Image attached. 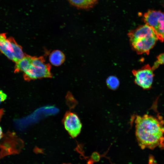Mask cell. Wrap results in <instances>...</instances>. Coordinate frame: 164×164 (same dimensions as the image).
I'll list each match as a JSON object with an SVG mask.
<instances>
[{
    "mask_svg": "<svg viewBox=\"0 0 164 164\" xmlns=\"http://www.w3.org/2000/svg\"><path fill=\"white\" fill-rule=\"evenodd\" d=\"M135 135L142 149H153L164 140V127L156 118L145 114L137 116L135 121Z\"/></svg>",
    "mask_w": 164,
    "mask_h": 164,
    "instance_id": "6da1fadb",
    "label": "cell"
},
{
    "mask_svg": "<svg viewBox=\"0 0 164 164\" xmlns=\"http://www.w3.org/2000/svg\"><path fill=\"white\" fill-rule=\"evenodd\" d=\"M128 35L132 48L139 54H149L158 39L152 29L146 24L131 31Z\"/></svg>",
    "mask_w": 164,
    "mask_h": 164,
    "instance_id": "7a4b0ae2",
    "label": "cell"
},
{
    "mask_svg": "<svg viewBox=\"0 0 164 164\" xmlns=\"http://www.w3.org/2000/svg\"><path fill=\"white\" fill-rule=\"evenodd\" d=\"M43 56H33L31 64L29 68L23 72V77L28 81L43 78H51V66L46 63Z\"/></svg>",
    "mask_w": 164,
    "mask_h": 164,
    "instance_id": "3957f363",
    "label": "cell"
},
{
    "mask_svg": "<svg viewBox=\"0 0 164 164\" xmlns=\"http://www.w3.org/2000/svg\"><path fill=\"white\" fill-rule=\"evenodd\" d=\"M0 51L16 63L25 55L22 47L13 38H7L4 33L0 34Z\"/></svg>",
    "mask_w": 164,
    "mask_h": 164,
    "instance_id": "277c9868",
    "label": "cell"
},
{
    "mask_svg": "<svg viewBox=\"0 0 164 164\" xmlns=\"http://www.w3.org/2000/svg\"><path fill=\"white\" fill-rule=\"evenodd\" d=\"M145 24L151 27L161 42L164 41V13L159 11L149 10L143 16Z\"/></svg>",
    "mask_w": 164,
    "mask_h": 164,
    "instance_id": "5b68a950",
    "label": "cell"
},
{
    "mask_svg": "<svg viewBox=\"0 0 164 164\" xmlns=\"http://www.w3.org/2000/svg\"><path fill=\"white\" fill-rule=\"evenodd\" d=\"M153 71L152 67L149 64L140 69L133 70L132 72L135 77V83L145 89L151 88L153 80Z\"/></svg>",
    "mask_w": 164,
    "mask_h": 164,
    "instance_id": "8992f818",
    "label": "cell"
},
{
    "mask_svg": "<svg viewBox=\"0 0 164 164\" xmlns=\"http://www.w3.org/2000/svg\"><path fill=\"white\" fill-rule=\"evenodd\" d=\"M63 123L64 127L72 138H75L80 133L82 124L78 116L75 113L69 112L65 114Z\"/></svg>",
    "mask_w": 164,
    "mask_h": 164,
    "instance_id": "52a82bcc",
    "label": "cell"
},
{
    "mask_svg": "<svg viewBox=\"0 0 164 164\" xmlns=\"http://www.w3.org/2000/svg\"><path fill=\"white\" fill-rule=\"evenodd\" d=\"M72 5L79 9H88L92 8L98 2V0H68Z\"/></svg>",
    "mask_w": 164,
    "mask_h": 164,
    "instance_id": "ba28073f",
    "label": "cell"
},
{
    "mask_svg": "<svg viewBox=\"0 0 164 164\" xmlns=\"http://www.w3.org/2000/svg\"><path fill=\"white\" fill-rule=\"evenodd\" d=\"M33 56L25 55L24 57L16 63L15 68V73L25 72L31 65Z\"/></svg>",
    "mask_w": 164,
    "mask_h": 164,
    "instance_id": "9c48e42d",
    "label": "cell"
},
{
    "mask_svg": "<svg viewBox=\"0 0 164 164\" xmlns=\"http://www.w3.org/2000/svg\"><path fill=\"white\" fill-rule=\"evenodd\" d=\"M65 56L64 53L59 50L53 51L49 56L50 63L53 65L58 66L61 65L65 60Z\"/></svg>",
    "mask_w": 164,
    "mask_h": 164,
    "instance_id": "30bf717a",
    "label": "cell"
},
{
    "mask_svg": "<svg viewBox=\"0 0 164 164\" xmlns=\"http://www.w3.org/2000/svg\"><path fill=\"white\" fill-rule=\"evenodd\" d=\"M106 82L108 87L112 90L117 89L119 85L118 79L114 76L109 77L107 79Z\"/></svg>",
    "mask_w": 164,
    "mask_h": 164,
    "instance_id": "8fae6325",
    "label": "cell"
},
{
    "mask_svg": "<svg viewBox=\"0 0 164 164\" xmlns=\"http://www.w3.org/2000/svg\"><path fill=\"white\" fill-rule=\"evenodd\" d=\"M164 64V53L160 54L157 57V60L155 62L152 68L154 71L160 64Z\"/></svg>",
    "mask_w": 164,
    "mask_h": 164,
    "instance_id": "7c38bea8",
    "label": "cell"
},
{
    "mask_svg": "<svg viewBox=\"0 0 164 164\" xmlns=\"http://www.w3.org/2000/svg\"><path fill=\"white\" fill-rule=\"evenodd\" d=\"M7 98V95L2 90H0V104L5 101Z\"/></svg>",
    "mask_w": 164,
    "mask_h": 164,
    "instance_id": "4fadbf2b",
    "label": "cell"
},
{
    "mask_svg": "<svg viewBox=\"0 0 164 164\" xmlns=\"http://www.w3.org/2000/svg\"><path fill=\"white\" fill-rule=\"evenodd\" d=\"M91 158L94 161H97L100 159L99 155L97 152H94L92 155Z\"/></svg>",
    "mask_w": 164,
    "mask_h": 164,
    "instance_id": "5bb4252c",
    "label": "cell"
},
{
    "mask_svg": "<svg viewBox=\"0 0 164 164\" xmlns=\"http://www.w3.org/2000/svg\"><path fill=\"white\" fill-rule=\"evenodd\" d=\"M3 137V131L2 127L0 126V140Z\"/></svg>",
    "mask_w": 164,
    "mask_h": 164,
    "instance_id": "9a60e30c",
    "label": "cell"
},
{
    "mask_svg": "<svg viewBox=\"0 0 164 164\" xmlns=\"http://www.w3.org/2000/svg\"><path fill=\"white\" fill-rule=\"evenodd\" d=\"M70 164V163H67V164Z\"/></svg>",
    "mask_w": 164,
    "mask_h": 164,
    "instance_id": "2e32d148",
    "label": "cell"
}]
</instances>
